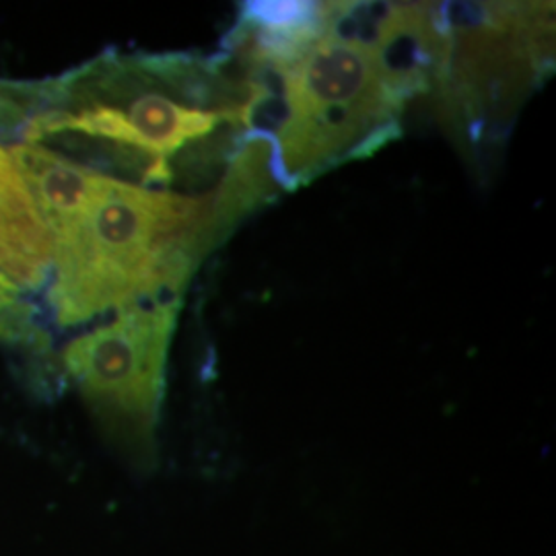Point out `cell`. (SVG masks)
<instances>
[{"mask_svg":"<svg viewBox=\"0 0 556 556\" xmlns=\"http://www.w3.org/2000/svg\"><path fill=\"white\" fill-rule=\"evenodd\" d=\"M280 101L282 114L270 137L280 184L295 190L396 139L406 98L371 48L324 27L282 75Z\"/></svg>","mask_w":556,"mask_h":556,"instance_id":"obj_3","label":"cell"},{"mask_svg":"<svg viewBox=\"0 0 556 556\" xmlns=\"http://www.w3.org/2000/svg\"><path fill=\"white\" fill-rule=\"evenodd\" d=\"M211 208L213 199L110 178L77 219L52 233L50 303L60 326L179 298L199 260L215 248Z\"/></svg>","mask_w":556,"mask_h":556,"instance_id":"obj_2","label":"cell"},{"mask_svg":"<svg viewBox=\"0 0 556 556\" xmlns=\"http://www.w3.org/2000/svg\"><path fill=\"white\" fill-rule=\"evenodd\" d=\"M52 238L11 151L0 147V273L27 291L50 280Z\"/></svg>","mask_w":556,"mask_h":556,"instance_id":"obj_5","label":"cell"},{"mask_svg":"<svg viewBox=\"0 0 556 556\" xmlns=\"http://www.w3.org/2000/svg\"><path fill=\"white\" fill-rule=\"evenodd\" d=\"M179 298L153 299L71 340L62 351L66 378L103 435L139 466L155 457V429Z\"/></svg>","mask_w":556,"mask_h":556,"instance_id":"obj_4","label":"cell"},{"mask_svg":"<svg viewBox=\"0 0 556 556\" xmlns=\"http://www.w3.org/2000/svg\"><path fill=\"white\" fill-rule=\"evenodd\" d=\"M245 91L215 60L190 56H103L59 80L38 85L21 126L23 142L87 157L144 184L174 178L172 161L238 124Z\"/></svg>","mask_w":556,"mask_h":556,"instance_id":"obj_1","label":"cell"},{"mask_svg":"<svg viewBox=\"0 0 556 556\" xmlns=\"http://www.w3.org/2000/svg\"><path fill=\"white\" fill-rule=\"evenodd\" d=\"M0 342L2 344H27L40 349L46 344L34 307L21 298L20 287L0 273Z\"/></svg>","mask_w":556,"mask_h":556,"instance_id":"obj_6","label":"cell"}]
</instances>
